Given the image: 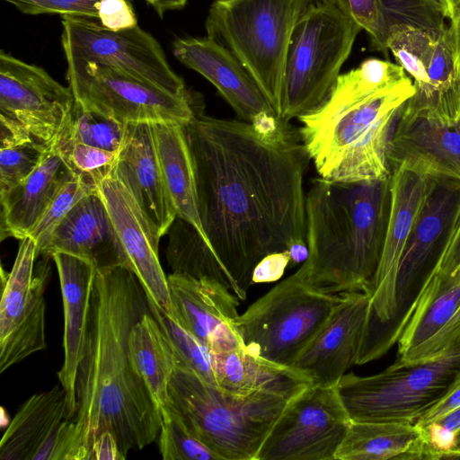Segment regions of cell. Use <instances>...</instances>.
Returning <instances> with one entry per match:
<instances>
[{
	"label": "cell",
	"instance_id": "1",
	"mask_svg": "<svg viewBox=\"0 0 460 460\" xmlns=\"http://www.w3.org/2000/svg\"><path fill=\"white\" fill-rule=\"evenodd\" d=\"M182 127L202 227L244 300L264 257L306 242L304 179L311 159L298 128L275 114L250 123L199 109Z\"/></svg>",
	"mask_w": 460,
	"mask_h": 460
},
{
	"label": "cell",
	"instance_id": "2",
	"mask_svg": "<svg viewBox=\"0 0 460 460\" xmlns=\"http://www.w3.org/2000/svg\"><path fill=\"white\" fill-rule=\"evenodd\" d=\"M150 312L135 273L124 266L96 270L86 337L75 379L74 419L81 447L91 460L95 438H116L126 458L158 438L161 412L129 355L133 325Z\"/></svg>",
	"mask_w": 460,
	"mask_h": 460
},
{
	"label": "cell",
	"instance_id": "3",
	"mask_svg": "<svg viewBox=\"0 0 460 460\" xmlns=\"http://www.w3.org/2000/svg\"><path fill=\"white\" fill-rule=\"evenodd\" d=\"M413 93L404 69L389 60L368 58L341 74L328 99L298 118L319 177L343 182L390 177L389 141L402 105Z\"/></svg>",
	"mask_w": 460,
	"mask_h": 460
},
{
	"label": "cell",
	"instance_id": "4",
	"mask_svg": "<svg viewBox=\"0 0 460 460\" xmlns=\"http://www.w3.org/2000/svg\"><path fill=\"white\" fill-rule=\"evenodd\" d=\"M305 209L308 257L296 275L324 294H370L390 217L391 175L358 182L315 178Z\"/></svg>",
	"mask_w": 460,
	"mask_h": 460
},
{
	"label": "cell",
	"instance_id": "5",
	"mask_svg": "<svg viewBox=\"0 0 460 460\" xmlns=\"http://www.w3.org/2000/svg\"><path fill=\"white\" fill-rule=\"evenodd\" d=\"M303 389H262L239 394L177 365L167 403L219 460H256L273 425Z\"/></svg>",
	"mask_w": 460,
	"mask_h": 460
},
{
	"label": "cell",
	"instance_id": "6",
	"mask_svg": "<svg viewBox=\"0 0 460 460\" xmlns=\"http://www.w3.org/2000/svg\"><path fill=\"white\" fill-rule=\"evenodd\" d=\"M320 0H214L207 36L245 66L278 117L284 106L285 65L294 28Z\"/></svg>",
	"mask_w": 460,
	"mask_h": 460
},
{
	"label": "cell",
	"instance_id": "7",
	"mask_svg": "<svg viewBox=\"0 0 460 460\" xmlns=\"http://www.w3.org/2000/svg\"><path fill=\"white\" fill-rule=\"evenodd\" d=\"M460 374V340L437 356L395 361L371 376L345 374L337 385L351 420L415 423L448 391Z\"/></svg>",
	"mask_w": 460,
	"mask_h": 460
},
{
	"label": "cell",
	"instance_id": "8",
	"mask_svg": "<svg viewBox=\"0 0 460 460\" xmlns=\"http://www.w3.org/2000/svg\"><path fill=\"white\" fill-rule=\"evenodd\" d=\"M360 31L327 0L318 1L304 13L288 49L280 118L298 119L328 99Z\"/></svg>",
	"mask_w": 460,
	"mask_h": 460
},
{
	"label": "cell",
	"instance_id": "9",
	"mask_svg": "<svg viewBox=\"0 0 460 460\" xmlns=\"http://www.w3.org/2000/svg\"><path fill=\"white\" fill-rule=\"evenodd\" d=\"M341 296L314 290L294 273L235 318L240 343L253 355L292 367Z\"/></svg>",
	"mask_w": 460,
	"mask_h": 460
},
{
	"label": "cell",
	"instance_id": "10",
	"mask_svg": "<svg viewBox=\"0 0 460 460\" xmlns=\"http://www.w3.org/2000/svg\"><path fill=\"white\" fill-rule=\"evenodd\" d=\"M459 219L460 181L434 180L403 250L396 279L395 311L371 350L372 360L397 342Z\"/></svg>",
	"mask_w": 460,
	"mask_h": 460
},
{
	"label": "cell",
	"instance_id": "11",
	"mask_svg": "<svg viewBox=\"0 0 460 460\" xmlns=\"http://www.w3.org/2000/svg\"><path fill=\"white\" fill-rule=\"evenodd\" d=\"M66 80L83 108L122 123L185 125L199 109L191 92L174 94L117 68L67 65Z\"/></svg>",
	"mask_w": 460,
	"mask_h": 460
},
{
	"label": "cell",
	"instance_id": "12",
	"mask_svg": "<svg viewBox=\"0 0 460 460\" xmlns=\"http://www.w3.org/2000/svg\"><path fill=\"white\" fill-rule=\"evenodd\" d=\"M75 105L65 87L45 69L0 52V142L35 140L51 146Z\"/></svg>",
	"mask_w": 460,
	"mask_h": 460
},
{
	"label": "cell",
	"instance_id": "13",
	"mask_svg": "<svg viewBox=\"0 0 460 460\" xmlns=\"http://www.w3.org/2000/svg\"><path fill=\"white\" fill-rule=\"evenodd\" d=\"M62 27L67 65L110 66L174 94L189 92L171 68L159 42L138 25L112 31L95 18L64 15Z\"/></svg>",
	"mask_w": 460,
	"mask_h": 460
},
{
	"label": "cell",
	"instance_id": "14",
	"mask_svg": "<svg viewBox=\"0 0 460 460\" xmlns=\"http://www.w3.org/2000/svg\"><path fill=\"white\" fill-rule=\"evenodd\" d=\"M387 49L413 79L414 93L402 111L460 119V58L448 24L439 34L392 26Z\"/></svg>",
	"mask_w": 460,
	"mask_h": 460
},
{
	"label": "cell",
	"instance_id": "15",
	"mask_svg": "<svg viewBox=\"0 0 460 460\" xmlns=\"http://www.w3.org/2000/svg\"><path fill=\"white\" fill-rule=\"evenodd\" d=\"M350 422L337 385H309L289 401L256 460H335Z\"/></svg>",
	"mask_w": 460,
	"mask_h": 460
},
{
	"label": "cell",
	"instance_id": "16",
	"mask_svg": "<svg viewBox=\"0 0 460 460\" xmlns=\"http://www.w3.org/2000/svg\"><path fill=\"white\" fill-rule=\"evenodd\" d=\"M31 236L19 243L9 272L2 270L0 301V373L46 348L44 293L51 269L49 257L35 265Z\"/></svg>",
	"mask_w": 460,
	"mask_h": 460
},
{
	"label": "cell",
	"instance_id": "17",
	"mask_svg": "<svg viewBox=\"0 0 460 460\" xmlns=\"http://www.w3.org/2000/svg\"><path fill=\"white\" fill-rule=\"evenodd\" d=\"M434 180L411 171H391V210L382 256L370 287V307L357 365L369 362V355L395 311V287L407 240Z\"/></svg>",
	"mask_w": 460,
	"mask_h": 460
},
{
	"label": "cell",
	"instance_id": "18",
	"mask_svg": "<svg viewBox=\"0 0 460 460\" xmlns=\"http://www.w3.org/2000/svg\"><path fill=\"white\" fill-rule=\"evenodd\" d=\"M387 159L390 172L402 168L432 180L460 181V119L409 113L401 107Z\"/></svg>",
	"mask_w": 460,
	"mask_h": 460
},
{
	"label": "cell",
	"instance_id": "19",
	"mask_svg": "<svg viewBox=\"0 0 460 460\" xmlns=\"http://www.w3.org/2000/svg\"><path fill=\"white\" fill-rule=\"evenodd\" d=\"M368 292L342 294L332 313L299 353L292 367L305 375L312 385L335 386L357 363L368 316Z\"/></svg>",
	"mask_w": 460,
	"mask_h": 460
},
{
	"label": "cell",
	"instance_id": "20",
	"mask_svg": "<svg viewBox=\"0 0 460 460\" xmlns=\"http://www.w3.org/2000/svg\"><path fill=\"white\" fill-rule=\"evenodd\" d=\"M98 191L106 204L119 235L126 258V267L137 277L148 299L170 314L167 277L158 256L160 238L113 170L100 181Z\"/></svg>",
	"mask_w": 460,
	"mask_h": 460
},
{
	"label": "cell",
	"instance_id": "21",
	"mask_svg": "<svg viewBox=\"0 0 460 460\" xmlns=\"http://www.w3.org/2000/svg\"><path fill=\"white\" fill-rule=\"evenodd\" d=\"M171 313L181 327L216 352L237 346L234 320L240 299L220 282L171 273L167 277Z\"/></svg>",
	"mask_w": 460,
	"mask_h": 460
},
{
	"label": "cell",
	"instance_id": "22",
	"mask_svg": "<svg viewBox=\"0 0 460 460\" xmlns=\"http://www.w3.org/2000/svg\"><path fill=\"white\" fill-rule=\"evenodd\" d=\"M172 53L209 81L242 120L252 123L262 115H277L245 66L217 41L208 36L179 38Z\"/></svg>",
	"mask_w": 460,
	"mask_h": 460
},
{
	"label": "cell",
	"instance_id": "23",
	"mask_svg": "<svg viewBox=\"0 0 460 460\" xmlns=\"http://www.w3.org/2000/svg\"><path fill=\"white\" fill-rule=\"evenodd\" d=\"M113 172L124 183L150 226L161 238L176 218L164 181L152 123H128Z\"/></svg>",
	"mask_w": 460,
	"mask_h": 460
},
{
	"label": "cell",
	"instance_id": "24",
	"mask_svg": "<svg viewBox=\"0 0 460 460\" xmlns=\"http://www.w3.org/2000/svg\"><path fill=\"white\" fill-rule=\"evenodd\" d=\"M66 252L84 258L96 270L126 267L119 235L98 190L82 199L58 225L39 256Z\"/></svg>",
	"mask_w": 460,
	"mask_h": 460
},
{
	"label": "cell",
	"instance_id": "25",
	"mask_svg": "<svg viewBox=\"0 0 460 460\" xmlns=\"http://www.w3.org/2000/svg\"><path fill=\"white\" fill-rule=\"evenodd\" d=\"M57 266L64 310V363L58 373L66 394V420L76 412L75 379L87 332L96 267L84 258L66 252L51 257Z\"/></svg>",
	"mask_w": 460,
	"mask_h": 460
},
{
	"label": "cell",
	"instance_id": "26",
	"mask_svg": "<svg viewBox=\"0 0 460 460\" xmlns=\"http://www.w3.org/2000/svg\"><path fill=\"white\" fill-rule=\"evenodd\" d=\"M75 177L52 144L36 170L0 197L1 240L29 236L55 196Z\"/></svg>",
	"mask_w": 460,
	"mask_h": 460
},
{
	"label": "cell",
	"instance_id": "27",
	"mask_svg": "<svg viewBox=\"0 0 460 460\" xmlns=\"http://www.w3.org/2000/svg\"><path fill=\"white\" fill-rule=\"evenodd\" d=\"M152 128L164 181L176 217L193 226L209 247L199 217L195 173L183 127L152 123Z\"/></svg>",
	"mask_w": 460,
	"mask_h": 460
},
{
	"label": "cell",
	"instance_id": "28",
	"mask_svg": "<svg viewBox=\"0 0 460 460\" xmlns=\"http://www.w3.org/2000/svg\"><path fill=\"white\" fill-rule=\"evenodd\" d=\"M422 429L415 423L351 420L335 460L423 459Z\"/></svg>",
	"mask_w": 460,
	"mask_h": 460
},
{
	"label": "cell",
	"instance_id": "29",
	"mask_svg": "<svg viewBox=\"0 0 460 460\" xmlns=\"http://www.w3.org/2000/svg\"><path fill=\"white\" fill-rule=\"evenodd\" d=\"M66 394L55 385L28 398L15 413L0 441L1 460H33L51 432L66 419Z\"/></svg>",
	"mask_w": 460,
	"mask_h": 460
},
{
	"label": "cell",
	"instance_id": "30",
	"mask_svg": "<svg viewBox=\"0 0 460 460\" xmlns=\"http://www.w3.org/2000/svg\"><path fill=\"white\" fill-rule=\"evenodd\" d=\"M212 354L218 386L234 394H247L262 389H302L312 385L302 372L253 355L241 344Z\"/></svg>",
	"mask_w": 460,
	"mask_h": 460
},
{
	"label": "cell",
	"instance_id": "31",
	"mask_svg": "<svg viewBox=\"0 0 460 460\" xmlns=\"http://www.w3.org/2000/svg\"><path fill=\"white\" fill-rule=\"evenodd\" d=\"M460 307V276L433 273L423 287L398 343V358L406 362L435 337Z\"/></svg>",
	"mask_w": 460,
	"mask_h": 460
},
{
	"label": "cell",
	"instance_id": "32",
	"mask_svg": "<svg viewBox=\"0 0 460 460\" xmlns=\"http://www.w3.org/2000/svg\"><path fill=\"white\" fill-rule=\"evenodd\" d=\"M133 366L145 382L159 411L169 402V384L177 359L164 331L146 313L132 327L128 339Z\"/></svg>",
	"mask_w": 460,
	"mask_h": 460
},
{
	"label": "cell",
	"instance_id": "33",
	"mask_svg": "<svg viewBox=\"0 0 460 460\" xmlns=\"http://www.w3.org/2000/svg\"><path fill=\"white\" fill-rule=\"evenodd\" d=\"M167 234L166 257L172 273L215 279L237 296L234 284L193 226L176 217Z\"/></svg>",
	"mask_w": 460,
	"mask_h": 460
},
{
	"label": "cell",
	"instance_id": "34",
	"mask_svg": "<svg viewBox=\"0 0 460 460\" xmlns=\"http://www.w3.org/2000/svg\"><path fill=\"white\" fill-rule=\"evenodd\" d=\"M150 312L164 331L175 354L177 365L185 367L205 381L217 385L213 354L194 334L181 327L169 314L148 299Z\"/></svg>",
	"mask_w": 460,
	"mask_h": 460
},
{
	"label": "cell",
	"instance_id": "35",
	"mask_svg": "<svg viewBox=\"0 0 460 460\" xmlns=\"http://www.w3.org/2000/svg\"><path fill=\"white\" fill-rule=\"evenodd\" d=\"M127 124L83 108L75 101L69 121L59 137L107 151L119 153Z\"/></svg>",
	"mask_w": 460,
	"mask_h": 460
},
{
	"label": "cell",
	"instance_id": "36",
	"mask_svg": "<svg viewBox=\"0 0 460 460\" xmlns=\"http://www.w3.org/2000/svg\"><path fill=\"white\" fill-rule=\"evenodd\" d=\"M159 451L164 460H219L169 403L160 409Z\"/></svg>",
	"mask_w": 460,
	"mask_h": 460
},
{
	"label": "cell",
	"instance_id": "37",
	"mask_svg": "<svg viewBox=\"0 0 460 460\" xmlns=\"http://www.w3.org/2000/svg\"><path fill=\"white\" fill-rule=\"evenodd\" d=\"M390 27L406 25L441 33L447 26L451 9L447 0H380Z\"/></svg>",
	"mask_w": 460,
	"mask_h": 460
},
{
	"label": "cell",
	"instance_id": "38",
	"mask_svg": "<svg viewBox=\"0 0 460 460\" xmlns=\"http://www.w3.org/2000/svg\"><path fill=\"white\" fill-rule=\"evenodd\" d=\"M51 146L35 140L0 142V197L27 179Z\"/></svg>",
	"mask_w": 460,
	"mask_h": 460
},
{
	"label": "cell",
	"instance_id": "39",
	"mask_svg": "<svg viewBox=\"0 0 460 460\" xmlns=\"http://www.w3.org/2000/svg\"><path fill=\"white\" fill-rule=\"evenodd\" d=\"M61 157L78 177L99 184L113 170L119 153H114L58 137L53 143Z\"/></svg>",
	"mask_w": 460,
	"mask_h": 460
},
{
	"label": "cell",
	"instance_id": "40",
	"mask_svg": "<svg viewBox=\"0 0 460 460\" xmlns=\"http://www.w3.org/2000/svg\"><path fill=\"white\" fill-rule=\"evenodd\" d=\"M97 190V184L78 176L62 187L29 235L35 242L37 258L55 228L75 204Z\"/></svg>",
	"mask_w": 460,
	"mask_h": 460
},
{
	"label": "cell",
	"instance_id": "41",
	"mask_svg": "<svg viewBox=\"0 0 460 460\" xmlns=\"http://www.w3.org/2000/svg\"><path fill=\"white\" fill-rule=\"evenodd\" d=\"M342 15L367 32L371 46L385 56L390 26L380 0H327Z\"/></svg>",
	"mask_w": 460,
	"mask_h": 460
},
{
	"label": "cell",
	"instance_id": "42",
	"mask_svg": "<svg viewBox=\"0 0 460 460\" xmlns=\"http://www.w3.org/2000/svg\"><path fill=\"white\" fill-rule=\"evenodd\" d=\"M33 460H88L74 420H63L38 449Z\"/></svg>",
	"mask_w": 460,
	"mask_h": 460
},
{
	"label": "cell",
	"instance_id": "43",
	"mask_svg": "<svg viewBox=\"0 0 460 460\" xmlns=\"http://www.w3.org/2000/svg\"><path fill=\"white\" fill-rule=\"evenodd\" d=\"M420 428L424 438V459H442L452 450L460 429V406Z\"/></svg>",
	"mask_w": 460,
	"mask_h": 460
},
{
	"label": "cell",
	"instance_id": "44",
	"mask_svg": "<svg viewBox=\"0 0 460 460\" xmlns=\"http://www.w3.org/2000/svg\"><path fill=\"white\" fill-rule=\"evenodd\" d=\"M21 13L31 15L60 14L98 18L100 0H4Z\"/></svg>",
	"mask_w": 460,
	"mask_h": 460
},
{
	"label": "cell",
	"instance_id": "45",
	"mask_svg": "<svg viewBox=\"0 0 460 460\" xmlns=\"http://www.w3.org/2000/svg\"><path fill=\"white\" fill-rule=\"evenodd\" d=\"M97 20L102 26L119 31L137 25V16L128 0H100L97 4Z\"/></svg>",
	"mask_w": 460,
	"mask_h": 460
},
{
	"label": "cell",
	"instance_id": "46",
	"mask_svg": "<svg viewBox=\"0 0 460 460\" xmlns=\"http://www.w3.org/2000/svg\"><path fill=\"white\" fill-rule=\"evenodd\" d=\"M458 340H460V307L449 323L404 363H414L433 358Z\"/></svg>",
	"mask_w": 460,
	"mask_h": 460
},
{
	"label": "cell",
	"instance_id": "47",
	"mask_svg": "<svg viewBox=\"0 0 460 460\" xmlns=\"http://www.w3.org/2000/svg\"><path fill=\"white\" fill-rule=\"evenodd\" d=\"M288 252H274L264 257L254 268L252 283H269L281 279L289 267Z\"/></svg>",
	"mask_w": 460,
	"mask_h": 460
},
{
	"label": "cell",
	"instance_id": "48",
	"mask_svg": "<svg viewBox=\"0 0 460 460\" xmlns=\"http://www.w3.org/2000/svg\"><path fill=\"white\" fill-rule=\"evenodd\" d=\"M460 406V374L447 394L416 420L415 424L423 427Z\"/></svg>",
	"mask_w": 460,
	"mask_h": 460
},
{
	"label": "cell",
	"instance_id": "49",
	"mask_svg": "<svg viewBox=\"0 0 460 460\" xmlns=\"http://www.w3.org/2000/svg\"><path fill=\"white\" fill-rule=\"evenodd\" d=\"M434 273L449 277L460 276V219Z\"/></svg>",
	"mask_w": 460,
	"mask_h": 460
},
{
	"label": "cell",
	"instance_id": "50",
	"mask_svg": "<svg viewBox=\"0 0 460 460\" xmlns=\"http://www.w3.org/2000/svg\"><path fill=\"white\" fill-rule=\"evenodd\" d=\"M115 436L108 430L102 432L93 441L91 460H124Z\"/></svg>",
	"mask_w": 460,
	"mask_h": 460
},
{
	"label": "cell",
	"instance_id": "51",
	"mask_svg": "<svg viewBox=\"0 0 460 460\" xmlns=\"http://www.w3.org/2000/svg\"><path fill=\"white\" fill-rule=\"evenodd\" d=\"M451 15L448 21V28L456 42L460 58V0L450 2Z\"/></svg>",
	"mask_w": 460,
	"mask_h": 460
},
{
	"label": "cell",
	"instance_id": "52",
	"mask_svg": "<svg viewBox=\"0 0 460 460\" xmlns=\"http://www.w3.org/2000/svg\"><path fill=\"white\" fill-rule=\"evenodd\" d=\"M148 4H150L155 11L159 14V16L163 17V15L172 10H179L183 8L187 0H146Z\"/></svg>",
	"mask_w": 460,
	"mask_h": 460
},
{
	"label": "cell",
	"instance_id": "53",
	"mask_svg": "<svg viewBox=\"0 0 460 460\" xmlns=\"http://www.w3.org/2000/svg\"><path fill=\"white\" fill-rule=\"evenodd\" d=\"M288 252L290 258L289 268L304 263L308 257V247L306 242L292 244Z\"/></svg>",
	"mask_w": 460,
	"mask_h": 460
},
{
	"label": "cell",
	"instance_id": "54",
	"mask_svg": "<svg viewBox=\"0 0 460 460\" xmlns=\"http://www.w3.org/2000/svg\"><path fill=\"white\" fill-rule=\"evenodd\" d=\"M442 459H460V429L456 435L454 447Z\"/></svg>",
	"mask_w": 460,
	"mask_h": 460
},
{
	"label": "cell",
	"instance_id": "55",
	"mask_svg": "<svg viewBox=\"0 0 460 460\" xmlns=\"http://www.w3.org/2000/svg\"><path fill=\"white\" fill-rule=\"evenodd\" d=\"M447 2H448V4H449V5H450V2H451V0H447Z\"/></svg>",
	"mask_w": 460,
	"mask_h": 460
}]
</instances>
